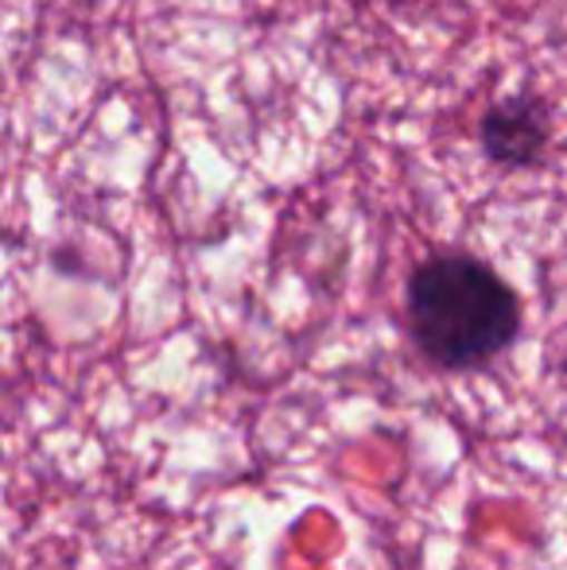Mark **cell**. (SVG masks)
Instances as JSON below:
<instances>
[{
  "label": "cell",
  "mask_w": 567,
  "mask_h": 570,
  "mask_svg": "<svg viewBox=\"0 0 567 570\" xmlns=\"http://www.w3.org/2000/svg\"><path fill=\"white\" fill-rule=\"evenodd\" d=\"M404 318L428 361L467 368L514 342L521 303L490 264L467 253H439L412 272Z\"/></svg>",
  "instance_id": "obj_1"
},
{
  "label": "cell",
  "mask_w": 567,
  "mask_h": 570,
  "mask_svg": "<svg viewBox=\"0 0 567 570\" xmlns=\"http://www.w3.org/2000/svg\"><path fill=\"white\" fill-rule=\"evenodd\" d=\"M478 140H482L486 159H493L498 167H532L548 148V125L537 101L501 98L486 109Z\"/></svg>",
  "instance_id": "obj_2"
}]
</instances>
